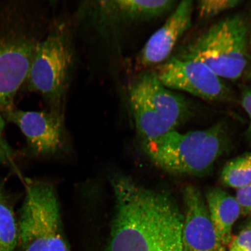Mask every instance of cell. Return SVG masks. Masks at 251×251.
Segmentation results:
<instances>
[{
	"label": "cell",
	"mask_w": 251,
	"mask_h": 251,
	"mask_svg": "<svg viewBox=\"0 0 251 251\" xmlns=\"http://www.w3.org/2000/svg\"><path fill=\"white\" fill-rule=\"evenodd\" d=\"M18 245V219L4 182L0 180V251H15Z\"/></svg>",
	"instance_id": "obj_14"
},
{
	"label": "cell",
	"mask_w": 251,
	"mask_h": 251,
	"mask_svg": "<svg viewBox=\"0 0 251 251\" xmlns=\"http://www.w3.org/2000/svg\"><path fill=\"white\" fill-rule=\"evenodd\" d=\"M115 210L107 251H182L183 215L167 194L130 177L112 178Z\"/></svg>",
	"instance_id": "obj_1"
},
{
	"label": "cell",
	"mask_w": 251,
	"mask_h": 251,
	"mask_svg": "<svg viewBox=\"0 0 251 251\" xmlns=\"http://www.w3.org/2000/svg\"><path fill=\"white\" fill-rule=\"evenodd\" d=\"M206 205L219 240L226 247L233 237L232 228L241 215L239 204L225 191L213 188L206 194Z\"/></svg>",
	"instance_id": "obj_12"
},
{
	"label": "cell",
	"mask_w": 251,
	"mask_h": 251,
	"mask_svg": "<svg viewBox=\"0 0 251 251\" xmlns=\"http://www.w3.org/2000/svg\"><path fill=\"white\" fill-rule=\"evenodd\" d=\"M224 126L180 133L174 130L144 149L157 167L172 174L199 175L208 171L221 154Z\"/></svg>",
	"instance_id": "obj_4"
},
{
	"label": "cell",
	"mask_w": 251,
	"mask_h": 251,
	"mask_svg": "<svg viewBox=\"0 0 251 251\" xmlns=\"http://www.w3.org/2000/svg\"><path fill=\"white\" fill-rule=\"evenodd\" d=\"M243 2L241 0H202L198 1L197 7L201 18L209 19L237 7Z\"/></svg>",
	"instance_id": "obj_16"
},
{
	"label": "cell",
	"mask_w": 251,
	"mask_h": 251,
	"mask_svg": "<svg viewBox=\"0 0 251 251\" xmlns=\"http://www.w3.org/2000/svg\"><path fill=\"white\" fill-rule=\"evenodd\" d=\"M28 2L0 1V112L13 106L40 40Z\"/></svg>",
	"instance_id": "obj_2"
},
{
	"label": "cell",
	"mask_w": 251,
	"mask_h": 251,
	"mask_svg": "<svg viewBox=\"0 0 251 251\" xmlns=\"http://www.w3.org/2000/svg\"><path fill=\"white\" fill-rule=\"evenodd\" d=\"M250 76H251V72H250Z\"/></svg>",
	"instance_id": "obj_23"
},
{
	"label": "cell",
	"mask_w": 251,
	"mask_h": 251,
	"mask_svg": "<svg viewBox=\"0 0 251 251\" xmlns=\"http://www.w3.org/2000/svg\"><path fill=\"white\" fill-rule=\"evenodd\" d=\"M241 103L250 118V124L247 133L251 138V88L250 89L247 87L243 90L242 97H241Z\"/></svg>",
	"instance_id": "obj_20"
},
{
	"label": "cell",
	"mask_w": 251,
	"mask_h": 251,
	"mask_svg": "<svg viewBox=\"0 0 251 251\" xmlns=\"http://www.w3.org/2000/svg\"><path fill=\"white\" fill-rule=\"evenodd\" d=\"M183 197L185 213L182 228V251H226L199 190L188 186L184 188Z\"/></svg>",
	"instance_id": "obj_9"
},
{
	"label": "cell",
	"mask_w": 251,
	"mask_h": 251,
	"mask_svg": "<svg viewBox=\"0 0 251 251\" xmlns=\"http://www.w3.org/2000/svg\"><path fill=\"white\" fill-rule=\"evenodd\" d=\"M246 228L251 229V218L249 220V222H247Z\"/></svg>",
	"instance_id": "obj_21"
},
{
	"label": "cell",
	"mask_w": 251,
	"mask_h": 251,
	"mask_svg": "<svg viewBox=\"0 0 251 251\" xmlns=\"http://www.w3.org/2000/svg\"><path fill=\"white\" fill-rule=\"evenodd\" d=\"M5 124V119L0 112V162L6 165H11L12 168L14 166L15 168L14 151L9 146L4 137Z\"/></svg>",
	"instance_id": "obj_17"
},
{
	"label": "cell",
	"mask_w": 251,
	"mask_h": 251,
	"mask_svg": "<svg viewBox=\"0 0 251 251\" xmlns=\"http://www.w3.org/2000/svg\"><path fill=\"white\" fill-rule=\"evenodd\" d=\"M249 31L242 15L230 16L213 25L176 56L196 59L220 77L236 80L248 64Z\"/></svg>",
	"instance_id": "obj_3"
},
{
	"label": "cell",
	"mask_w": 251,
	"mask_h": 251,
	"mask_svg": "<svg viewBox=\"0 0 251 251\" xmlns=\"http://www.w3.org/2000/svg\"><path fill=\"white\" fill-rule=\"evenodd\" d=\"M0 112L5 120L20 128L35 154H55L62 149L65 126L61 111H25L12 106Z\"/></svg>",
	"instance_id": "obj_8"
},
{
	"label": "cell",
	"mask_w": 251,
	"mask_h": 251,
	"mask_svg": "<svg viewBox=\"0 0 251 251\" xmlns=\"http://www.w3.org/2000/svg\"><path fill=\"white\" fill-rule=\"evenodd\" d=\"M101 3V7L106 11L128 21L158 17L177 5V1L174 0H117Z\"/></svg>",
	"instance_id": "obj_13"
},
{
	"label": "cell",
	"mask_w": 251,
	"mask_h": 251,
	"mask_svg": "<svg viewBox=\"0 0 251 251\" xmlns=\"http://www.w3.org/2000/svg\"><path fill=\"white\" fill-rule=\"evenodd\" d=\"M150 101L168 133L175 130L191 114V105L184 97L163 85L155 72L141 75Z\"/></svg>",
	"instance_id": "obj_11"
},
{
	"label": "cell",
	"mask_w": 251,
	"mask_h": 251,
	"mask_svg": "<svg viewBox=\"0 0 251 251\" xmlns=\"http://www.w3.org/2000/svg\"><path fill=\"white\" fill-rule=\"evenodd\" d=\"M249 45H250V48L251 49V33L250 34V37L249 38Z\"/></svg>",
	"instance_id": "obj_22"
},
{
	"label": "cell",
	"mask_w": 251,
	"mask_h": 251,
	"mask_svg": "<svg viewBox=\"0 0 251 251\" xmlns=\"http://www.w3.org/2000/svg\"><path fill=\"white\" fill-rule=\"evenodd\" d=\"M74 61L70 36L61 27L55 29L37 45L24 84L40 93L51 109L61 111Z\"/></svg>",
	"instance_id": "obj_6"
},
{
	"label": "cell",
	"mask_w": 251,
	"mask_h": 251,
	"mask_svg": "<svg viewBox=\"0 0 251 251\" xmlns=\"http://www.w3.org/2000/svg\"><path fill=\"white\" fill-rule=\"evenodd\" d=\"M221 180L225 186L237 190L251 185V152L229 161L223 169Z\"/></svg>",
	"instance_id": "obj_15"
},
{
	"label": "cell",
	"mask_w": 251,
	"mask_h": 251,
	"mask_svg": "<svg viewBox=\"0 0 251 251\" xmlns=\"http://www.w3.org/2000/svg\"><path fill=\"white\" fill-rule=\"evenodd\" d=\"M18 225L22 251H70L58 197L48 182L27 180Z\"/></svg>",
	"instance_id": "obj_5"
},
{
	"label": "cell",
	"mask_w": 251,
	"mask_h": 251,
	"mask_svg": "<svg viewBox=\"0 0 251 251\" xmlns=\"http://www.w3.org/2000/svg\"><path fill=\"white\" fill-rule=\"evenodd\" d=\"M235 198L239 204L241 214L251 216V185L238 189Z\"/></svg>",
	"instance_id": "obj_19"
},
{
	"label": "cell",
	"mask_w": 251,
	"mask_h": 251,
	"mask_svg": "<svg viewBox=\"0 0 251 251\" xmlns=\"http://www.w3.org/2000/svg\"><path fill=\"white\" fill-rule=\"evenodd\" d=\"M229 251H251V229L245 228L228 245Z\"/></svg>",
	"instance_id": "obj_18"
},
{
	"label": "cell",
	"mask_w": 251,
	"mask_h": 251,
	"mask_svg": "<svg viewBox=\"0 0 251 251\" xmlns=\"http://www.w3.org/2000/svg\"><path fill=\"white\" fill-rule=\"evenodd\" d=\"M194 2L184 0L176 6L163 26L144 45L139 55L144 67H150L168 60L177 42L192 25Z\"/></svg>",
	"instance_id": "obj_10"
},
{
	"label": "cell",
	"mask_w": 251,
	"mask_h": 251,
	"mask_svg": "<svg viewBox=\"0 0 251 251\" xmlns=\"http://www.w3.org/2000/svg\"><path fill=\"white\" fill-rule=\"evenodd\" d=\"M163 85L212 102L228 101L230 88L221 77L196 59L172 56L155 72Z\"/></svg>",
	"instance_id": "obj_7"
}]
</instances>
